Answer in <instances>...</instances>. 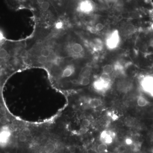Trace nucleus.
Masks as SVG:
<instances>
[{
  "instance_id": "obj_15",
  "label": "nucleus",
  "mask_w": 153,
  "mask_h": 153,
  "mask_svg": "<svg viewBox=\"0 0 153 153\" xmlns=\"http://www.w3.org/2000/svg\"><path fill=\"white\" fill-rule=\"evenodd\" d=\"M113 70V68L112 66L108 64V65H105L103 67V69H102L103 72L102 73L110 74L112 72Z\"/></svg>"
},
{
  "instance_id": "obj_4",
  "label": "nucleus",
  "mask_w": 153,
  "mask_h": 153,
  "mask_svg": "<svg viewBox=\"0 0 153 153\" xmlns=\"http://www.w3.org/2000/svg\"><path fill=\"white\" fill-rule=\"evenodd\" d=\"M120 41L119 32L117 30H113L108 34L106 38V47L110 50L115 49L119 45Z\"/></svg>"
},
{
  "instance_id": "obj_7",
  "label": "nucleus",
  "mask_w": 153,
  "mask_h": 153,
  "mask_svg": "<svg viewBox=\"0 0 153 153\" xmlns=\"http://www.w3.org/2000/svg\"><path fill=\"white\" fill-rule=\"evenodd\" d=\"M116 137L114 132L110 130H105L102 132L100 136V140L101 143L108 145L112 144Z\"/></svg>"
},
{
  "instance_id": "obj_11",
  "label": "nucleus",
  "mask_w": 153,
  "mask_h": 153,
  "mask_svg": "<svg viewBox=\"0 0 153 153\" xmlns=\"http://www.w3.org/2000/svg\"><path fill=\"white\" fill-rule=\"evenodd\" d=\"M92 47L96 50H101L103 47L102 41L99 38H95L92 41Z\"/></svg>"
},
{
  "instance_id": "obj_9",
  "label": "nucleus",
  "mask_w": 153,
  "mask_h": 153,
  "mask_svg": "<svg viewBox=\"0 0 153 153\" xmlns=\"http://www.w3.org/2000/svg\"><path fill=\"white\" fill-rule=\"evenodd\" d=\"M75 67L73 63H68L63 66L60 72L62 78H67L72 76L75 73Z\"/></svg>"
},
{
  "instance_id": "obj_1",
  "label": "nucleus",
  "mask_w": 153,
  "mask_h": 153,
  "mask_svg": "<svg viewBox=\"0 0 153 153\" xmlns=\"http://www.w3.org/2000/svg\"><path fill=\"white\" fill-rule=\"evenodd\" d=\"M57 33L54 30L47 35L33 34L31 38L26 40L27 64L56 69L64 62L59 51Z\"/></svg>"
},
{
  "instance_id": "obj_6",
  "label": "nucleus",
  "mask_w": 153,
  "mask_h": 153,
  "mask_svg": "<svg viewBox=\"0 0 153 153\" xmlns=\"http://www.w3.org/2000/svg\"><path fill=\"white\" fill-rule=\"evenodd\" d=\"M141 85L143 90L153 96V76L147 75L144 77Z\"/></svg>"
},
{
  "instance_id": "obj_2",
  "label": "nucleus",
  "mask_w": 153,
  "mask_h": 153,
  "mask_svg": "<svg viewBox=\"0 0 153 153\" xmlns=\"http://www.w3.org/2000/svg\"><path fill=\"white\" fill-rule=\"evenodd\" d=\"M29 10L36 23L34 33H50L61 19L50 0H30Z\"/></svg>"
},
{
  "instance_id": "obj_19",
  "label": "nucleus",
  "mask_w": 153,
  "mask_h": 153,
  "mask_svg": "<svg viewBox=\"0 0 153 153\" xmlns=\"http://www.w3.org/2000/svg\"><path fill=\"white\" fill-rule=\"evenodd\" d=\"M103 27H104V26H103V25L101 24V23H98V24H97L95 26L97 32H98V31H101V30L103 29Z\"/></svg>"
},
{
  "instance_id": "obj_25",
  "label": "nucleus",
  "mask_w": 153,
  "mask_h": 153,
  "mask_svg": "<svg viewBox=\"0 0 153 153\" xmlns=\"http://www.w3.org/2000/svg\"><path fill=\"white\" fill-rule=\"evenodd\" d=\"M7 112H6V109L4 108L1 107L0 108V114L2 115H6Z\"/></svg>"
},
{
  "instance_id": "obj_5",
  "label": "nucleus",
  "mask_w": 153,
  "mask_h": 153,
  "mask_svg": "<svg viewBox=\"0 0 153 153\" xmlns=\"http://www.w3.org/2000/svg\"><path fill=\"white\" fill-rule=\"evenodd\" d=\"M60 18H62L68 7L69 0H50Z\"/></svg>"
},
{
  "instance_id": "obj_26",
  "label": "nucleus",
  "mask_w": 153,
  "mask_h": 153,
  "mask_svg": "<svg viewBox=\"0 0 153 153\" xmlns=\"http://www.w3.org/2000/svg\"><path fill=\"white\" fill-rule=\"evenodd\" d=\"M1 88H0V94H1Z\"/></svg>"
},
{
  "instance_id": "obj_13",
  "label": "nucleus",
  "mask_w": 153,
  "mask_h": 153,
  "mask_svg": "<svg viewBox=\"0 0 153 153\" xmlns=\"http://www.w3.org/2000/svg\"><path fill=\"white\" fill-rule=\"evenodd\" d=\"M55 150V147L52 143H49L46 145L44 148V150L46 153H52Z\"/></svg>"
},
{
  "instance_id": "obj_24",
  "label": "nucleus",
  "mask_w": 153,
  "mask_h": 153,
  "mask_svg": "<svg viewBox=\"0 0 153 153\" xmlns=\"http://www.w3.org/2000/svg\"><path fill=\"white\" fill-rule=\"evenodd\" d=\"M125 142L126 144V145L127 146H130L134 142L131 139L128 138L126 139Z\"/></svg>"
},
{
  "instance_id": "obj_10",
  "label": "nucleus",
  "mask_w": 153,
  "mask_h": 153,
  "mask_svg": "<svg viewBox=\"0 0 153 153\" xmlns=\"http://www.w3.org/2000/svg\"><path fill=\"white\" fill-rule=\"evenodd\" d=\"M88 104L90 107L93 108H96L100 106L102 104V101L100 99H91L88 100Z\"/></svg>"
},
{
  "instance_id": "obj_16",
  "label": "nucleus",
  "mask_w": 153,
  "mask_h": 153,
  "mask_svg": "<svg viewBox=\"0 0 153 153\" xmlns=\"http://www.w3.org/2000/svg\"><path fill=\"white\" fill-rule=\"evenodd\" d=\"M79 83L81 85L85 86V85H88L90 83V79L87 76H82V78L79 81Z\"/></svg>"
},
{
  "instance_id": "obj_12",
  "label": "nucleus",
  "mask_w": 153,
  "mask_h": 153,
  "mask_svg": "<svg viewBox=\"0 0 153 153\" xmlns=\"http://www.w3.org/2000/svg\"><path fill=\"white\" fill-rule=\"evenodd\" d=\"M108 146L103 143H101L97 146V151L98 153H105L108 152Z\"/></svg>"
},
{
  "instance_id": "obj_3",
  "label": "nucleus",
  "mask_w": 153,
  "mask_h": 153,
  "mask_svg": "<svg viewBox=\"0 0 153 153\" xmlns=\"http://www.w3.org/2000/svg\"><path fill=\"white\" fill-rule=\"evenodd\" d=\"M97 5L93 0H77L74 9L81 16H88L96 10Z\"/></svg>"
},
{
  "instance_id": "obj_22",
  "label": "nucleus",
  "mask_w": 153,
  "mask_h": 153,
  "mask_svg": "<svg viewBox=\"0 0 153 153\" xmlns=\"http://www.w3.org/2000/svg\"><path fill=\"white\" fill-rule=\"evenodd\" d=\"M82 125L85 127L89 126L90 125V121L88 119L84 120L82 122Z\"/></svg>"
},
{
  "instance_id": "obj_27",
  "label": "nucleus",
  "mask_w": 153,
  "mask_h": 153,
  "mask_svg": "<svg viewBox=\"0 0 153 153\" xmlns=\"http://www.w3.org/2000/svg\"><path fill=\"white\" fill-rule=\"evenodd\" d=\"M149 1H150V0H149Z\"/></svg>"
},
{
  "instance_id": "obj_18",
  "label": "nucleus",
  "mask_w": 153,
  "mask_h": 153,
  "mask_svg": "<svg viewBox=\"0 0 153 153\" xmlns=\"http://www.w3.org/2000/svg\"><path fill=\"white\" fill-rule=\"evenodd\" d=\"M22 134H23L25 135L26 136H29L30 134V131L29 128H24L22 131Z\"/></svg>"
},
{
  "instance_id": "obj_21",
  "label": "nucleus",
  "mask_w": 153,
  "mask_h": 153,
  "mask_svg": "<svg viewBox=\"0 0 153 153\" xmlns=\"http://www.w3.org/2000/svg\"><path fill=\"white\" fill-rule=\"evenodd\" d=\"M6 39V38L4 36V34L2 31L0 30V44L4 41Z\"/></svg>"
},
{
  "instance_id": "obj_8",
  "label": "nucleus",
  "mask_w": 153,
  "mask_h": 153,
  "mask_svg": "<svg viewBox=\"0 0 153 153\" xmlns=\"http://www.w3.org/2000/svg\"><path fill=\"white\" fill-rule=\"evenodd\" d=\"M111 85V82H107L100 79H96L93 82L94 88L98 92H103L109 89Z\"/></svg>"
},
{
  "instance_id": "obj_17",
  "label": "nucleus",
  "mask_w": 153,
  "mask_h": 153,
  "mask_svg": "<svg viewBox=\"0 0 153 153\" xmlns=\"http://www.w3.org/2000/svg\"><path fill=\"white\" fill-rule=\"evenodd\" d=\"M87 30L91 34H96L97 32L95 27H94L88 26V27Z\"/></svg>"
},
{
  "instance_id": "obj_23",
  "label": "nucleus",
  "mask_w": 153,
  "mask_h": 153,
  "mask_svg": "<svg viewBox=\"0 0 153 153\" xmlns=\"http://www.w3.org/2000/svg\"><path fill=\"white\" fill-rule=\"evenodd\" d=\"M19 140L21 141L22 142H25L27 140V137L26 136H25V135L21 134V135L19 137Z\"/></svg>"
},
{
  "instance_id": "obj_14",
  "label": "nucleus",
  "mask_w": 153,
  "mask_h": 153,
  "mask_svg": "<svg viewBox=\"0 0 153 153\" xmlns=\"http://www.w3.org/2000/svg\"><path fill=\"white\" fill-rule=\"evenodd\" d=\"M137 104L140 107H144L148 104V102L144 97L140 96L138 98Z\"/></svg>"
},
{
  "instance_id": "obj_20",
  "label": "nucleus",
  "mask_w": 153,
  "mask_h": 153,
  "mask_svg": "<svg viewBox=\"0 0 153 153\" xmlns=\"http://www.w3.org/2000/svg\"><path fill=\"white\" fill-rule=\"evenodd\" d=\"M8 122V119L5 117H2L0 119V123L2 124H5Z\"/></svg>"
}]
</instances>
